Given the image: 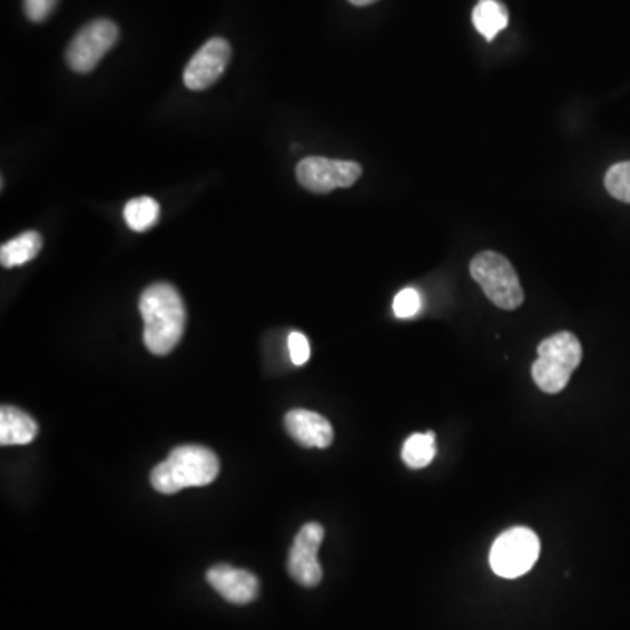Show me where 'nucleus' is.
Instances as JSON below:
<instances>
[{"mask_svg": "<svg viewBox=\"0 0 630 630\" xmlns=\"http://www.w3.org/2000/svg\"><path fill=\"white\" fill-rule=\"evenodd\" d=\"M219 475V459L207 446L183 445L152 470L151 485L161 494L204 488Z\"/></svg>", "mask_w": 630, "mask_h": 630, "instance_id": "obj_2", "label": "nucleus"}, {"mask_svg": "<svg viewBox=\"0 0 630 630\" xmlns=\"http://www.w3.org/2000/svg\"><path fill=\"white\" fill-rule=\"evenodd\" d=\"M323 540V525L311 522L299 529L298 537L291 547L287 571L298 581L299 585L307 587V589L319 585L323 580V568L317 561V552H319Z\"/></svg>", "mask_w": 630, "mask_h": 630, "instance_id": "obj_8", "label": "nucleus"}, {"mask_svg": "<svg viewBox=\"0 0 630 630\" xmlns=\"http://www.w3.org/2000/svg\"><path fill=\"white\" fill-rule=\"evenodd\" d=\"M394 314L400 319H410L414 315L419 314L421 311V295L414 287H406V289L400 291L393 303Z\"/></svg>", "mask_w": 630, "mask_h": 630, "instance_id": "obj_18", "label": "nucleus"}, {"mask_svg": "<svg viewBox=\"0 0 630 630\" xmlns=\"http://www.w3.org/2000/svg\"><path fill=\"white\" fill-rule=\"evenodd\" d=\"M287 347H289L293 365L303 366L311 360V344H308L307 336L303 335V333H291L287 336Z\"/></svg>", "mask_w": 630, "mask_h": 630, "instance_id": "obj_19", "label": "nucleus"}, {"mask_svg": "<svg viewBox=\"0 0 630 630\" xmlns=\"http://www.w3.org/2000/svg\"><path fill=\"white\" fill-rule=\"evenodd\" d=\"M540 550L537 532L528 528L508 529L492 544L489 562L498 577L513 580L531 571L540 557Z\"/></svg>", "mask_w": 630, "mask_h": 630, "instance_id": "obj_5", "label": "nucleus"}, {"mask_svg": "<svg viewBox=\"0 0 630 630\" xmlns=\"http://www.w3.org/2000/svg\"><path fill=\"white\" fill-rule=\"evenodd\" d=\"M232 60V46L226 39L213 38L201 46L185 69L186 88L193 91L207 90L222 78Z\"/></svg>", "mask_w": 630, "mask_h": 630, "instance_id": "obj_9", "label": "nucleus"}, {"mask_svg": "<svg viewBox=\"0 0 630 630\" xmlns=\"http://www.w3.org/2000/svg\"><path fill=\"white\" fill-rule=\"evenodd\" d=\"M473 26L488 41L506 29L508 11L498 0H480L473 9Z\"/></svg>", "mask_w": 630, "mask_h": 630, "instance_id": "obj_14", "label": "nucleus"}, {"mask_svg": "<svg viewBox=\"0 0 630 630\" xmlns=\"http://www.w3.org/2000/svg\"><path fill=\"white\" fill-rule=\"evenodd\" d=\"M144 319V344L155 356L173 353L185 335L186 307L173 284L158 283L144 291L139 299Z\"/></svg>", "mask_w": 630, "mask_h": 630, "instance_id": "obj_1", "label": "nucleus"}, {"mask_svg": "<svg viewBox=\"0 0 630 630\" xmlns=\"http://www.w3.org/2000/svg\"><path fill=\"white\" fill-rule=\"evenodd\" d=\"M471 277L482 287L483 293L503 311H515L524 303V289L512 263L494 250H483L471 259Z\"/></svg>", "mask_w": 630, "mask_h": 630, "instance_id": "obj_4", "label": "nucleus"}, {"mask_svg": "<svg viewBox=\"0 0 630 630\" xmlns=\"http://www.w3.org/2000/svg\"><path fill=\"white\" fill-rule=\"evenodd\" d=\"M604 185L611 197L630 204V161L613 165L606 173Z\"/></svg>", "mask_w": 630, "mask_h": 630, "instance_id": "obj_17", "label": "nucleus"}, {"mask_svg": "<svg viewBox=\"0 0 630 630\" xmlns=\"http://www.w3.org/2000/svg\"><path fill=\"white\" fill-rule=\"evenodd\" d=\"M403 461L412 470L430 466L436 455L434 433H415L403 445Z\"/></svg>", "mask_w": 630, "mask_h": 630, "instance_id": "obj_16", "label": "nucleus"}, {"mask_svg": "<svg viewBox=\"0 0 630 630\" xmlns=\"http://www.w3.org/2000/svg\"><path fill=\"white\" fill-rule=\"evenodd\" d=\"M58 0H23L27 18L33 23L48 20L57 8Z\"/></svg>", "mask_w": 630, "mask_h": 630, "instance_id": "obj_20", "label": "nucleus"}, {"mask_svg": "<svg viewBox=\"0 0 630 630\" xmlns=\"http://www.w3.org/2000/svg\"><path fill=\"white\" fill-rule=\"evenodd\" d=\"M348 2L354 6H370L373 2H377V0H348Z\"/></svg>", "mask_w": 630, "mask_h": 630, "instance_id": "obj_21", "label": "nucleus"}, {"mask_svg": "<svg viewBox=\"0 0 630 630\" xmlns=\"http://www.w3.org/2000/svg\"><path fill=\"white\" fill-rule=\"evenodd\" d=\"M119 29L115 21L95 20L82 27L67 48L66 60L79 75L91 72L100 60L115 48Z\"/></svg>", "mask_w": 630, "mask_h": 630, "instance_id": "obj_6", "label": "nucleus"}, {"mask_svg": "<svg viewBox=\"0 0 630 630\" xmlns=\"http://www.w3.org/2000/svg\"><path fill=\"white\" fill-rule=\"evenodd\" d=\"M581 356L583 348L573 333H555L538 347V360L531 368L532 381L543 393H561L580 365Z\"/></svg>", "mask_w": 630, "mask_h": 630, "instance_id": "obj_3", "label": "nucleus"}, {"mask_svg": "<svg viewBox=\"0 0 630 630\" xmlns=\"http://www.w3.org/2000/svg\"><path fill=\"white\" fill-rule=\"evenodd\" d=\"M361 174L363 167L356 161L329 160L323 156H308L296 167L299 186L319 195L356 185Z\"/></svg>", "mask_w": 630, "mask_h": 630, "instance_id": "obj_7", "label": "nucleus"}, {"mask_svg": "<svg viewBox=\"0 0 630 630\" xmlns=\"http://www.w3.org/2000/svg\"><path fill=\"white\" fill-rule=\"evenodd\" d=\"M287 433L299 445L308 449H326L333 443V427L328 419L311 410H291L284 419Z\"/></svg>", "mask_w": 630, "mask_h": 630, "instance_id": "obj_11", "label": "nucleus"}, {"mask_svg": "<svg viewBox=\"0 0 630 630\" xmlns=\"http://www.w3.org/2000/svg\"><path fill=\"white\" fill-rule=\"evenodd\" d=\"M124 216L128 228L142 234L160 222V204L151 197H137L125 205Z\"/></svg>", "mask_w": 630, "mask_h": 630, "instance_id": "obj_15", "label": "nucleus"}, {"mask_svg": "<svg viewBox=\"0 0 630 630\" xmlns=\"http://www.w3.org/2000/svg\"><path fill=\"white\" fill-rule=\"evenodd\" d=\"M207 581L223 599L234 604H249L259 595L258 578L244 569L214 565L207 571Z\"/></svg>", "mask_w": 630, "mask_h": 630, "instance_id": "obj_10", "label": "nucleus"}, {"mask_svg": "<svg viewBox=\"0 0 630 630\" xmlns=\"http://www.w3.org/2000/svg\"><path fill=\"white\" fill-rule=\"evenodd\" d=\"M42 247V237L38 232H26L0 247V263L4 268L26 265L38 256Z\"/></svg>", "mask_w": 630, "mask_h": 630, "instance_id": "obj_13", "label": "nucleus"}, {"mask_svg": "<svg viewBox=\"0 0 630 630\" xmlns=\"http://www.w3.org/2000/svg\"><path fill=\"white\" fill-rule=\"evenodd\" d=\"M38 436V422L29 414L4 405L0 408V443L2 445H29Z\"/></svg>", "mask_w": 630, "mask_h": 630, "instance_id": "obj_12", "label": "nucleus"}]
</instances>
